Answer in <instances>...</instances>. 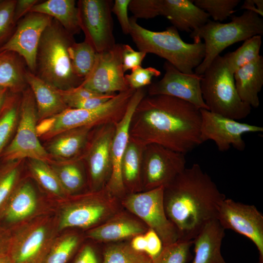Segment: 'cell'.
<instances>
[{"label": "cell", "mask_w": 263, "mask_h": 263, "mask_svg": "<svg viewBox=\"0 0 263 263\" xmlns=\"http://www.w3.org/2000/svg\"><path fill=\"white\" fill-rule=\"evenodd\" d=\"M200 109L173 96L146 95L130 124V138L145 146L155 144L186 155L203 143Z\"/></svg>", "instance_id": "obj_1"}, {"label": "cell", "mask_w": 263, "mask_h": 263, "mask_svg": "<svg viewBox=\"0 0 263 263\" xmlns=\"http://www.w3.org/2000/svg\"><path fill=\"white\" fill-rule=\"evenodd\" d=\"M225 198L199 164L186 168L164 188L165 212L179 240H193L207 223L216 219L218 206Z\"/></svg>", "instance_id": "obj_2"}, {"label": "cell", "mask_w": 263, "mask_h": 263, "mask_svg": "<svg viewBox=\"0 0 263 263\" xmlns=\"http://www.w3.org/2000/svg\"><path fill=\"white\" fill-rule=\"evenodd\" d=\"M129 20V35L139 51L163 58L186 74L193 73L203 61L205 46L201 41L192 43L185 42L178 30L173 26L163 31L156 32L142 27L133 16Z\"/></svg>", "instance_id": "obj_3"}, {"label": "cell", "mask_w": 263, "mask_h": 263, "mask_svg": "<svg viewBox=\"0 0 263 263\" xmlns=\"http://www.w3.org/2000/svg\"><path fill=\"white\" fill-rule=\"evenodd\" d=\"M75 41L74 36L53 19L39 41L35 75L60 90L80 85L83 80L75 74L68 51Z\"/></svg>", "instance_id": "obj_4"}, {"label": "cell", "mask_w": 263, "mask_h": 263, "mask_svg": "<svg viewBox=\"0 0 263 263\" xmlns=\"http://www.w3.org/2000/svg\"><path fill=\"white\" fill-rule=\"evenodd\" d=\"M263 34V19L251 11L245 10L240 16H231V21L226 23L209 20L189 35L194 42L203 39L205 46V57L194 73L202 75L213 59L227 47Z\"/></svg>", "instance_id": "obj_5"}, {"label": "cell", "mask_w": 263, "mask_h": 263, "mask_svg": "<svg viewBox=\"0 0 263 263\" xmlns=\"http://www.w3.org/2000/svg\"><path fill=\"white\" fill-rule=\"evenodd\" d=\"M135 90L117 93L101 106L90 110L67 108L59 114L38 122L39 139L49 140L56 134L76 128L116 124L124 115Z\"/></svg>", "instance_id": "obj_6"}, {"label": "cell", "mask_w": 263, "mask_h": 263, "mask_svg": "<svg viewBox=\"0 0 263 263\" xmlns=\"http://www.w3.org/2000/svg\"><path fill=\"white\" fill-rule=\"evenodd\" d=\"M202 75L201 92L208 111L236 120L250 113L252 108L240 98L224 56L216 57Z\"/></svg>", "instance_id": "obj_7"}, {"label": "cell", "mask_w": 263, "mask_h": 263, "mask_svg": "<svg viewBox=\"0 0 263 263\" xmlns=\"http://www.w3.org/2000/svg\"><path fill=\"white\" fill-rule=\"evenodd\" d=\"M61 207L58 231L71 228L89 230L103 223L122 209L120 200L105 187L70 196Z\"/></svg>", "instance_id": "obj_8"}, {"label": "cell", "mask_w": 263, "mask_h": 263, "mask_svg": "<svg viewBox=\"0 0 263 263\" xmlns=\"http://www.w3.org/2000/svg\"><path fill=\"white\" fill-rule=\"evenodd\" d=\"M57 218L43 215L20 224L11 233L12 263H42L56 237Z\"/></svg>", "instance_id": "obj_9"}, {"label": "cell", "mask_w": 263, "mask_h": 263, "mask_svg": "<svg viewBox=\"0 0 263 263\" xmlns=\"http://www.w3.org/2000/svg\"><path fill=\"white\" fill-rule=\"evenodd\" d=\"M38 123L35 100L31 90L27 86L21 93L19 118L16 132L1 154L5 162L28 158L49 163L54 159L41 144L37 131Z\"/></svg>", "instance_id": "obj_10"}, {"label": "cell", "mask_w": 263, "mask_h": 263, "mask_svg": "<svg viewBox=\"0 0 263 263\" xmlns=\"http://www.w3.org/2000/svg\"><path fill=\"white\" fill-rule=\"evenodd\" d=\"M164 187L126 194L121 200L122 207L141 220L159 236L163 246L179 240L177 231L166 215Z\"/></svg>", "instance_id": "obj_11"}, {"label": "cell", "mask_w": 263, "mask_h": 263, "mask_svg": "<svg viewBox=\"0 0 263 263\" xmlns=\"http://www.w3.org/2000/svg\"><path fill=\"white\" fill-rule=\"evenodd\" d=\"M112 0H79L76 3L79 24L88 42L96 53L116 44L113 35Z\"/></svg>", "instance_id": "obj_12"}, {"label": "cell", "mask_w": 263, "mask_h": 263, "mask_svg": "<svg viewBox=\"0 0 263 263\" xmlns=\"http://www.w3.org/2000/svg\"><path fill=\"white\" fill-rule=\"evenodd\" d=\"M115 124L108 123L94 128L80 155L86 169L89 191L105 188L112 173V144Z\"/></svg>", "instance_id": "obj_13"}, {"label": "cell", "mask_w": 263, "mask_h": 263, "mask_svg": "<svg viewBox=\"0 0 263 263\" xmlns=\"http://www.w3.org/2000/svg\"><path fill=\"white\" fill-rule=\"evenodd\" d=\"M185 155L162 146L144 147L142 160L143 191L166 187L186 168Z\"/></svg>", "instance_id": "obj_14"}, {"label": "cell", "mask_w": 263, "mask_h": 263, "mask_svg": "<svg viewBox=\"0 0 263 263\" xmlns=\"http://www.w3.org/2000/svg\"><path fill=\"white\" fill-rule=\"evenodd\" d=\"M201 113V139L203 142L212 140L219 151L228 150L231 147L239 151L245 148L243 135L247 133L261 132L263 128L242 123L230 118L200 109Z\"/></svg>", "instance_id": "obj_15"}, {"label": "cell", "mask_w": 263, "mask_h": 263, "mask_svg": "<svg viewBox=\"0 0 263 263\" xmlns=\"http://www.w3.org/2000/svg\"><path fill=\"white\" fill-rule=\"evenodd\" d=\"M123 44L116 43L111 50L97 53L94 67L80 86L100 94L126 91L130 87L122 63Z\"/></svg>", "instance_id": "obj_16"}, {"label": "cell", "mask_w": 263, "mask_h": 263, "mask_svg": "<svg viewBox=\"0 0 263 263\" xmlns=\"http://www.w3.org/2000/svg\"><path fill=\"white\" fill-rule=\"evenodd\" d=\"M216 219L225 229L249 239L259 251L260 261L263 262V215L254 206L225 198L218 206Z\"/></svg>", "instance_id": "obj_17"}, {"label": "cell", "mask_w": 263, "mask_h": 263, "mask_svg": "<svg viewBox=\"0 0 263 263\" xmlns=\"http://www.w3.org/2000/svg\"><path fill=\"white\" fill-rule=\"evenodd\" d=\"M53 18L46 15L29 12L17 23L9 40L0 49L19 55L24 61L28 70L35 74L36 56L43 32Z\"/></svg>", "instance_id": "obj_18"}, {"label": "cell", "mask_w": 263, "mask_h": 263, "mask_svg": "<svg viewBox=\"0 0 263 263\" xmlns=\"http://www.w3.org/2000/svg\"><path fill=\"white\" fill-rule=\"evenodd\" d=\"M165 71L159 81L148 86L147 94H164L188 102L200 109L208 108L203 98L201 82L202 75L181 72L169 62L163 65Z\"/></svg>", "instance_id": "obj_19"}, {"label": "cell", "mask_w": 263, "mask_h": 263, "mask_svg": "<svg viewBox=\"0 0 263 263\" xmlns=\"http://www.w3.org/2000/svg\"><path fill=\"white\" fill-rule=\"evenodd\" d=\"M146 94L147 92L144 88L136 90L130 100L124 115L115 124L111 147L112 173L106 188L113 195L120 200L126 194L122 181L121 166L130 139V121L134 109Z\"/></svg>", "instance_id": "obj_20"}, {"label": "cell", "mask_w": 263, "mask_h": 263, "mask_svg": "<svg viewBox=\"0 0 263 263\" xmlns=\"http://www.w3.org/2000/svg\"><path fill=\"white\" fill-rule=\"evenodd\" d=\"M148 229L141 220L123 208L103 223L87 230L86 236L106 244L130 240Z\"/></svg>", "instance_id": "obj_21"}, {"label": "cell", "mask_w": 263, "mask_h": 263, "mask_svg": "<svg viewBox=\"0 0 263 263\" xmlns=\"http://www.w3.org/2000/svg\"><path fill=\"white\" fill-rule=\"evenodd\" d=\"M38 207L32 184L28 180L20 181L0 216V222L12 225L23 223L33 217Z\"/></svg>", "instance_id": "obj_22"}, {"label": "cell", "mask_w": 263, "mask_h": 263, "mask_svg": "<svg viewBox=\"0 0 263 263\" xmlns=\"http://www.w3.org/2000/svg\"><path fill=\"white\" fill-rule=\"evenodd\" d=\"M161 15L178 30L190 33L207 23L210 17L192 0H162Z\"/></svg>", "instance_id": "obj_23"}, {"label": "cell", "mask_w": 263, "mask_h": 263, "mask_svg": "<svg viewBox=\"0 0 263 263\" xmlns=\"http://www.w3.org/2000/svg\"><path fill=\"white\" fill-rule=\"evenodd\" d=\"M25 78L37 107L38 122L54 116L68 108L58 89L27 70Z\"/></svg>", "instance_id": "obj_24"}, {"label": "cell", "mask_w": 263, "mask_h": 263, "mask_svg": "<svg viewBox=\"0 0 263 263\" xmlns=\"http://www.w3.org/2000/svg\"><path fill=\"white\" fill-rule=\"evenodd\" d=\"M225 229L217 219L207 223L193 240L192 263H225L221 251Z\"/></svg>", "instance_id": "obj_25"}, {"label": "cell", "mask_w": 263, "mask_h": 263, "mask_svg": "<svg viewBox=\"0 0 263 263\" xmlns=\"http://www.w3.org/2000/svg\"><path fill=\"white\" fill-rule=\"evenodd\" d=\"M94 128L79 127L61 132L49 139L45 149L56 160L78 157L84 151Z\"/></svg>", "instance_id": "obj_26"}, {"label": "cell", "mask_w": 263, "mask_h": 263, "mask_svg": "<svg viewBox=\"0 0 263 263\" xmlns=\"http://www.w3.org/2000/svg\"><path fill=\"white\" fill-rule=\"evenodd\" d=\"M235 87L241 99L251 108L259 106V94L263 85V57L262 56L254 61L238 69L233 74Z\"/></svg>", "instance_id": "obj_27"}, {"label": "cell", "mask_w": 263, "mask_h": 263, "mask_svg": "<svg viewBox=\"0 0 263 263\" xmlns=\"http://www.w3.org/2000/svg\"><path fill=\"white\" fill-rule=\"evenodd\" d=\"M48 164L68 196L78 194L88 187L86 169L80 155L68 160L53 159Z\"/></svg>", "instance_id": "obj_28"}, {"label": "cell", "mask_w": 263, "mask_h": 263, "mask_svg": "<svg viewBox=\"0 0 263 263\" xmlns=\"http://www.w3.org/2000/svg\"><path fill=\"white\" fill-rule=\"evenodd\" d=\"M76 3L75 0H40L30 12L43 14L56 19L74 36L81 31Z\"/></svg>", "instance_id": "obj_29"}, {"label": "cell", "mask_w": 263, "mask_h": 263, "mask_svg": "<svg viewBox=\"0 0 263 263\" xmlns=\"http://www.w3.org/2000/svg\"><path fill=\"white\" fill-rule=\"evenodd\" d=\"M144 147L130 138L121 166L122 181L126 194L143 191L142 160Z\"/></svg>", "instance_id": "obj_30"}, {"label": "cell", "mask_w": 263, "mask_h": 263, "mask_svg": "<svg viewBox=\"0 0 263 263\" xmlns=\"http://www.w3.org/2000/svg\"><path fill=\"white\" fill-rule=\"evenodd\" d=\"M25 66L23 59L16 53L0 52V86L13 93H22L28 86Z\"/></svg>", "instance_id": "obj_31"}, {"label": "cell", "mask_w": 263, "mask_h": 263, "mask_svg": "<svg viewBox=\"0 0 263 263\" xmlns=\"http://www.w3.org/2000/svg\"><path fill=\"white\" fill-rule=\"evenodd\" d=\"M21 93L9 92L0 111V156L16 132L18 123Z\"/></svg>", "instance_id": "obj_32"}, {"label": "cell", "mask_w": 263, "mask_h": 263, "mask_svg": "<svg viewBox=\"0 0 263 263\" xmlns=\"http://www.w3.org/2000/svg\"><path fill=\"white\" fill-rule=\"evenodd\" d=\"M28 165L33 178L47 192L61 199L68 196L47 162L38 159H29Z\"/></svg>", "instance_id": "obj_33"}, {"label": "cell", "mask_w": 263, "mask_h": 263, "mask_svg": "<svg viewBox=\"0 0 263 263\" xmlns=\"http://www.w3.org/2000/svg\"><path fill=\"white\" fill-rule=\"evenodd\" d=\"M103 263H153L144 253L134 250L129 242H119L104 244Z\"/></svg>", "instance_id": "obj_34"}, {"label": "cell", "mask_w": 263, "mask_h": 263, "mask_svg": "<svg viewBox=\"0 0 263 263\" xmlns=\"http://www.w3.org/2000/svg\"><path fill=\"white\" fill-rule=\"evenodd\" d=\"M68 51L75 74L84 80L94 67L97 53L85 40L78 43L75 41L70 45Z\"/></svg>", "instance_id": "obj_35"}, {"label": "cell", "mask_w": 263, "mask_h": 263, "mask_svg": "<svg viewBox=\"0 0 263 263\" xmlns=\"http://www.w3.org/2000/svg\"><path fill=\"white\" fill-rule=\"evenodd\" d=\"M261 44L262 36H254L245 40L235 51L225 54L224 56L230 72L234 74L240 67L258 58Z\"/></svg>", "instance_id": "obj_36"}, {"label": "cell", "mask_w": 263, "mask_h": 263, "mask_svg": "<svg viewBox=\"0 0 263 263\" xmlns=\"http://www.w3.org/2000/svg\"><path fill=\"white\" fill-rule=\"evenodd\" d=\"M81 242V236L76 232H69L57 237L44 263H67Z\"/></svg>", "instance_id": "obj_37"}, {"label": "cell", "mask_w": 263, "mask_h": 263, "mask_svg": "<svg viewBox=\"0 0 263 263\" xmlns=\"http://www.w3.org/2000/svg\"><path fill=\"white\" fill-rule=\"evenodd\" d=\"M23 160L6 162L0 168V217L20 181Z\"/></svg>", "instance_id": "obj_38"}, {"label": "cell", "mask_w": 263, "mask_h": 263, "mask_svg": "<svg viewBox=\"0 0 263 263\" xmlns=\"http://www.w3.org/2000/svg\"><path fill=\"white\" fill-rule=\"evenodd\" d=\"M194 3L206 12L213 21H224L235 12L240 0H193Z\"/></svg>", "instance_id": "obj_39"}, {"label": "cell", "mask_w": 263, "mask_h": 263, "mask_svg": "<svg viewBox=\"0 0 263 263\" xmlns=\"http://www.w3.org/2000/svg\"><path fill=\"white\" fill-rule=\"evenodd\" d=\"M193 240H178L163 246L153 263H187L190 258V248Z\"/></svg>", "instance_id": "obj_40"}, {"label": "cell", "mask_w": 263, "mask_h": 263, "mask_svg": "<svg viewBox=\"0 0 263 263\" xmlns=\"http://www.w3.org/2000/svg\"><path fill=\"white\" fill-rule=\"evenodd\" d=\"M16 0H0V49L13 35L17 23L14 18Z\"/></svg>", "instance_id": "obj_41"}, {"label": "cell", "mask_w": 263, "mask_h": 263, "mask_svg": "<svg viewBox=\"0 0 263 263\" xmlns=\"http://www.w3.org/2000/svg\"><path fill=\"white\" fill-rule=\"evenodd\" d=\"M162 0H131L129 10L135 19H150L161 15Z\"/></svg>", "instance_id": "obj_42"}, {"label": "cell", "mask_w": 263, "mask_h": 263, "mask_svg": "<svg viewBox=\"0 0 263 263\" xmlns=\"http://www.w3.org/2000/svg\"><path fill=\"white\" fill-rule=\"evenodd\" d=\"M160 75L161 72L154 67L140 66L132 69L131 73L125 75V77L130 88L136 90L149 86L152 83V77Z\"/></svg>", "instance_id": "obj_43"}, {"label": "cell", "mask_w": 263, "mask_h": 263, "mask_svg": "<svg viewBox=\"0 0 263 263\" xmlns=\"http://www.w3.org/2000/svg\"><path fill=\"white\" fill-rule=\"evenodd\" d=\"M116 94H101L90 98L68 99L64 101L69 108L90 110L101 106Z\"/></svg>", "instance_id": "obj_44"}, {"label": "cell", "mask_w": 263, "mask_h": 263, "mask_svg": "<svg viewBox=\"0 0 263 263\" xmlns=\"http://www.w3.org/2000/svg\"><path fill=\"white\" fill-rule=\"evenodd\" d=\"M147 54L143 51H135L128 44H123L122 63L124 72L141 66Z\"/></svg>", "instance_id": "obj_45"}, {"label": "cell", "mask_w": 263, "mask_h": 263, "mask_svg": "<svg viewBox=\"0 0 263 263\" xmlns=\"http://www.w3.org/2000/svg\"><path fill=\"white\" fill-rule=\"evenodd\" d=\"M131 0H115L112 8V12L117 18L122 32L125 35H129L130 23L128 11Z\"/></svg>", "instance_id": "obj_46"}, {"label": "cell", "mask_w": 263, "mask_h": 263, "mask_svg": "<svg viewBox=\"0 0 263 263\" xmlns=\"http://www.w3.org/2000/svg\"><path fill=\"white\" fill-rule=\"evenodd\" d=\"M144 236L146 241L145 254L153 261L162 250L163 244L158 235L151 229L149 228Z\"/></svg>", "instance_id": "obj_47"}, {"label": "cell", "mask_w": 263, "mask_h": 263, "mask_svg": "<svg viewBox=\"0 0 263 263\" xmlns=\"http://www.w3.org/2000/svg\"><path fill=\"white\" fill-rule=\"evenodd\" d=\"M73 263H103L102 250L99 254L93 245L85 244L80 248Z\"/></svg>", "instance_id": "obj_48"}, {"label": "cell", "mask_w": 263, "mask_h": 263, "mask_svg": "<svg viewBox=\"0 0 263 263\" xmlns=\"http://www.w3.org/2000/svg\"><path fill=\"white\" fill-rule=\"evenodd\" d=\"M39 1V0H16L14 12L15 22L17 24L18 22L29 13L32 8Z\"/></svg>", "instance_id": "obj_49"}, {"label": "cell", "mask_w": 263, "mask_h": 263, "mask_svg": "<svg viewBox=\"0 0 263 263\" xmlns=\"http://www.w3.org/2000/svg\"><path fill=\"white\" fill-rule=\"evenodd\" d=\"M11 239V233L0 223V257L8 255Z\"/></svg>", "instance_id": "obj_50"}, {"label": "cell", "mask_w": 263, "mask_h": 263, "mask_svg": "<svg viewBox=\"0 0 263 263\" xmlns=\"http://www.w3.org/2000/svg\"><path fill=\"white\" fill-rule=\"evenodd\" d=\"M241 9L254 12L259 16H263V0H245L241 7Z\"/></svg>", "instance_id": "obj_51"}, {"label": "cell", "mask_w": 263, "mask_h": 263, "mask_svg": "<svg viewBox=\"0 0 263 263\" xmlns=\"http://www.w3.org/2000/svg\"><path fill=\"white\" fill-rule=\"evenodd\" d=\"M130 241V245L134 250L145 254L146 248V241L144 234L137 235L133 237Z\"/></svg>", "instance_id": "obj_52"}, {"label": "cell", "mask_w": 263, "mask_h": 263, "mask_svg": "<svg viewBox=\"0 0 263 263\" xmlns=\"http://www.w3.org/2000/svg\"><path fill=\"white\" fill-rule=\"evenodd\" d=\"M9 91L8 88L0 86V111L3 106Z\"/></svg>", "instance_id": "obj_53"}, {"label": "cell", "mask_w": 263, "mask_h": 263, "mask_svg": "<svg viewBox=\"0 0 263 263\" xmlns=\"http://www.w3.org/2000/svg\"><path fill=\"white\" fill-rule=\"evenodd\" d=\"M0 263H12L9 255L0 257Z\"/></svg>", "instance_id": "obj_54"}, {"label": "cell", "mask_w": 263, "mask_h": 263, "mask_svg": "<svg viewBox=\"0 0 263 263\" xmlns=\"http://www.w3.org/2000/svg\"><path fill=\"white\" fill-rule=\"evenodd\" d=\"M225 263H226L225 262ZM257 263H263V262L260 261L259 262H258Z\"/></svg>", "instance_id": "obj_55"}]
</instances>
